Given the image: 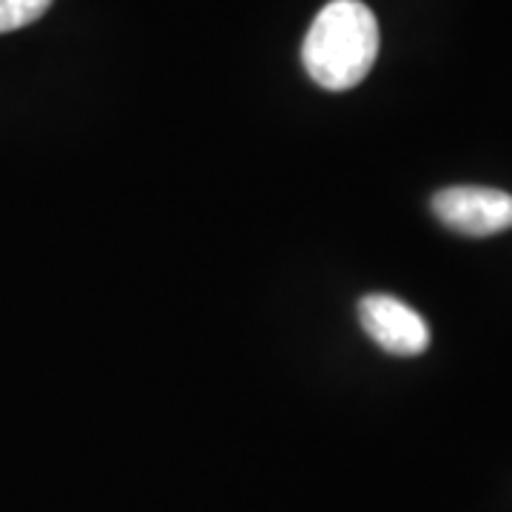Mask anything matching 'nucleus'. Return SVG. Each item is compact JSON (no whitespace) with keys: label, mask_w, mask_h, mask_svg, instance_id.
<instances>
[{"label":"nucleus","mask_w":512,"mask_h":512,"mask_svg":"<svg viewBox=\"0 0 512 512\" xmlns=\"http://www.w3.org/2000/svg\"><path fill=\"white\" fill-rule=\"evenodd\" d=\"M55 0H0V35L40 20Z\"/></svg>","instance_id":"obj_4"},{"label":"nucleus","mask_w":512,"mask_h":512,"mask_svg":"<svg viewBox=\"0 0 512 512\" xmlns=\"http://www.w3.org/2000/svg\"><path fill=\"white\" fill-rule=\"evenodd\" d=\"M379 55V23L362 0H330L302 43V63L316 86L348 92L365 80Z\"/></svg>","instance_id":"obj_1"},{"label":"nucleus","mask_w":512,"mask_h":512,"mask_svg":"<svg viewBox=\"0 0 512 512\" xmlns=\"http://www.w3.org/2000/svg\"><path fill=\"white\" fill-rule=\"evenodd\" d=\"M359 322L365 333L390 356H421L430 348V328L402 299L387 293H367L359 302Z\"/></svg>","instance_id":"obj_3"},{"label":"nucleus","mask_w":512,"mask_h":512,"mask_svg":"<svg viewBox=\"0 0 512 512\" xmlns=\"http://www.w3.org/2000/svg\"><path fill=\"white\" fill-rule=\"evenodd\" d=\"M433 214L464 237H493L512 228V194L481 185L444 188L433 197Z\"/></svg>","instance_id":"obj_2"}]
</instances>
